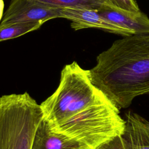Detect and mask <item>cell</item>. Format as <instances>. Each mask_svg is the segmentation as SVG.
Returning a JSON list of instances; mask_svg holds the SVG:
<instances>
[{
  "label": "cell",
  "instance_id": "obj_11",
  "mask_svg": "<svg viewBox=\"0 0 149 149\" xmlns=\"http://www.w3.org/2000/svg\"><path fill=\"white\" fill-rule=\"evenodd\" d=\"M56 8H83L98 10L105 3L104 0H33Z\"/></svg>",
  "mask_w": 149,
  "mask_h": 149
},
{
  "label": "cell",
  "instance_id": "obj_5",
  "mask_svg": "<svg viewBox=\"0 0 149 149\" xmlns=\"http://www.w3.org/2000/svg\"><path fill=\"white\" fill-rule=\"evenodd\" d=\"M56 18H61L59 8L33 0H12L0 24L33 22L45 23Z\"/></svg>",
  "mask_w": 149,
  "mask_h": 149
},
{
  "label": "cell",
  "instance_id": "obj_8",
  "mask_svg": "<svg viewBox=\"0 0 149 149\" xmlns=\"http://www.w3.org/2000/svg\"><path fill=\"white\" fill-rule=\"evenodd\" d=\"M31 149H86L79 142L52 130L43 118L36 130Z\"/></svg>",
  "mask_w": 149,
  "mask_h": 149
},
{
  "label": "cell",
  "instance_id": "obj_13",
  "mask_svg": "<svg viewBox=\"0 0 149 149\" xmlns=\"http://www.w3.org/2000/svg\"><path fill=\"white\" fill-rule=\"evenodd\" d=\"M98 149H130L122 135L117 136L100 146Z\"/></svg>",
  "mask_w": 149,
  "mask_h": 149
},
{
  "label": "cell",
  "instance_id": "obj_6",
  "mask_svg": "<svg viewBox=\"0 0 149 149\" xmlns=\"http://www.w3.org/2000/svg\"><path fill=\"white\" fill-rule=\"evenodd\" d=\"M61 18L71 21L70 26L74 30L84 29H97L124 36L134 35L126 29L101 16L96 10L83 8H59Z\"/></svg>",
  "mask_w": 149,
  "mask_h": 149
},
{
  "label": "cell",
  "instance_id": "obj_4",
  "mask_svg": "<svg viewBox=\"0 0 149 149\" xmlns=\"http://www.w3.org/2000/svg\"><path fill=\"white\" fill-rule=\"evenodd\" d=\"M43 118L28 93L0 97V149H31L36 130Z\"/></svg>",
  "mask_w": 149,
  "mask_h": 149
},
{
  "label": "cell",
  "instance_id": "obj_10",
  "mask_svg": "<svg viewBox=\"0 0 149 149\" xmlns=\"http://www.w3.org/2000/svg\"><path fill=\"white\" fill-rule=\"evenodd\" d=\"M44 22H33L0 24V42L15 38L38 29Z\"/></svg>",
  "mask_w": 149,
  "mask_h": 149
},
{
  "label": "cell",
  "instance_id": "obj_1",
  "mask_svg": "<svg viewBox=\"0 0 149 149\" xmlns=\"http://www.w3.org/2000/svg\"><path fill=\"white\" fill-rule=\"evenodd\" d=\"M96 61L88 70L90 80L118 109L149 94V34L115 40Z\"/></svg>",
  "mask_w": 149,
  "mask_h": 149
},
{
  "label": "cell",
  "instance_id": "obj_14",
  "mask_svg": "<svg viewBox=\"0 0 149 149\" xmlns=\"http://www.w3.org/2000/svg\"><path fill=\"white\" fill-rule=\"evenodd\" d=\"M4 2L3 0H0V21L2 20L3 15Z\"/></svg>",
  "mask_w": 149,
  "mask_h": 149
},
{
  "label": "cell",
  "instance_id": "obj_12",
  "mask_svg": "<svg viewBox=\"0 0 149 149\" xmlns=\"http://www.w3.org/2000/svg\"><path fill=\"white\" fill-rule=\"evenodd\" d=\"M109 6L133 12H140V9L135 0H104Z\"/></svg>",
  "mask_w": 149,
  "mask_h": 149
},
{
  "label": "cell",
  "instance_id": "obj_2",
  "mask_svg": "<svg viewBox=\"0 0 149 149\" xmlns=\"http://www.w3.org/2000/svg\"><path fill=\"white\" fill-rule=\"evenodd\" d=\"M106 98L92 83L88 70L74 61L63 67L57 89L40 107L43 118L52 126Z\"/></svg>",
  "mask_w": 149,
  "mask_h": 149
},
{
  "label": "cell",
  "instance_id": "obj_9",
  "mask_svg": "<svg viewBox=\"0 0 149 149\" xmlns=\"http://www.w3.org/2000/svg\"><path fill=\"white\" fill-rule=\"evenodd\" d=\"M125 117V127L122 136L130 149H149V122L131 111Z\"/></svg>",
  "mask_w": 149,
  "mask_h": 149
},
{
  "label": "cell",
  "instance_id": "obj_7",
  "mask_svg": "<svg viewBox=\"0 0 149 149\" xmlns=\"http://www.w3.org/2000/svg\"><path fill=\"white\" fill-rule=\"evenodd\" d=\"M98 13L109 21L134 33V34H149V18L143 12H133L105 5Z\"/></svg>",
  "mask_w": 149,
  "mask_h": 149
},
{
  "label": "cell",
  "instance_id": "obj_3",
  "mask_svg": "<svg viewBox=\"0 0 149 149\" xmlns=\"http://www.w3.org/2000/svg\"><path fill=\"white\" fill-rule=\"evenodd\" d=\"M108 98L93 104L50 128L80 143L86 149H98L122 135L125 120Z\"/></svg>",
  "mask_w": 149,
  "mask_h": 149
}]
</instances>
